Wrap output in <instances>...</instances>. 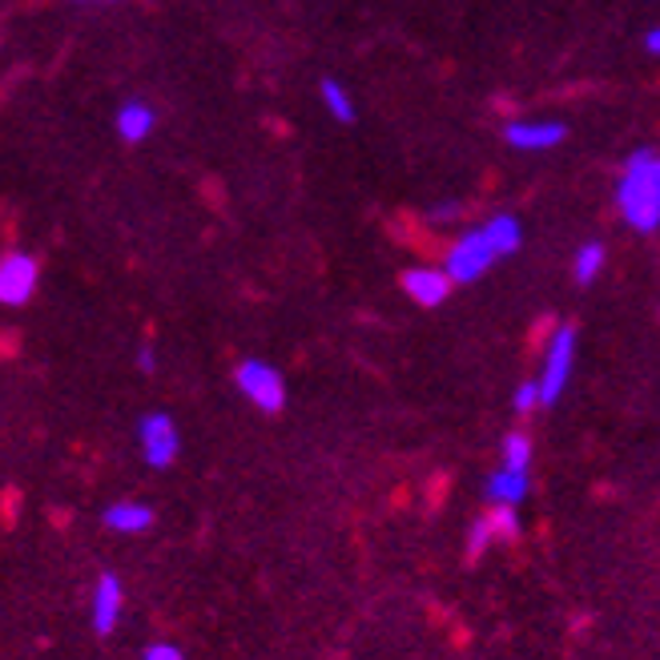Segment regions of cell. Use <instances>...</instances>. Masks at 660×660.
<instances>
[{
    "label": "cell",
    "instance_id": "1",
    "mask_svg": "<svg viewBox=\"0 0 660 660\" xmlns=\"http://www.w3.org/2000/svg\"><path fill=\"white\" fill-rule=\"evenodd\" d=\"M617 206L620 218L637 234L660 230V154L649 146L632 149L617 178Z\"/></svg>",
    "mask_w": 660,
    "mask_h": 660
},
{
    "label": "cell",
    "instance_id": "2",
    "mask_svg": "<svg viewBox=\"0 0 660 660\" xmlns=\"http://www.w3.org/2000/svg\"><path fill=\"white\" fill-rule=\"evenodd\" d=\"M492 263H500V250L492 246L487 230L475 226V230H463L460 238L447 246V258H443V270L455 278V283H480L483 274L492 270Z\"/></svg>",
    "mask_w": 660,
    "mask_h": 660
},
{
    "label": "cell",
    "instance_id": "3",
    "mask_svg": "<svg viewBox=\"0 0 660 660\" xmlns=\"http://www.w3.org/2000/svg\"><path fill=\"white\" fill-rule=\"evenodd\" d=\"M234 387L250 398L258 411H266V415H278L286 403L283 375H278L270 363H263V358H242L238 367H234Z\"/></svg>",
    "mask_w": 660,
    "mask_h": 660
},
{
    "label": "cell",
    "instance_id": "4",
    "mask_svg": "<svg viewBox=\"0 0 660 660\" xmlns=\"http://www.w3.org/2000/svg\"><path fill=\"white\" fill-rule=\"evenodd\" d=\"M572 363H577V326H555L552 338H548L544 371H540V395H544V407L560 403L568 378H572Z\"/></svg>",
    "mask_w": 660,
    "mask_h": 660
},
{
    "label": "cell",
    "instance_id": "5",
    "mask_svg": "<svg viewBox=\"0 0 660 660\" xmlns=\"http://www.w3.org/2000/svg\"><path fill=\"white\" fill-rule=\"evenodd\" d=\"M137 443H141V460H146L154 472H161V467H169V463L178 460V451H181L178 423L169 420L166 411H149V415L137 420Z\"/></svg>",
    "mask_w": 660,
    "mask_h": 660
},
{
    "label": "cell",
    "instance_id": "6",
    "mask_svg": "<svg viewBox=\"0 0 660 660\" xmlns=\"http://www.w3.org/2000/svg\"><path fill=\"white\" fill-rule=\"evenodd\" d=\"M37 283H41V266H37L32 254L9 250L0 258V303L4 306H24L37 290Z\"/></svg>",
    "mask_w": 660,
    "mask_h": 660
},
{
    "label": "cell",
    "instance_id": "7",
    "mask_svg": "<svg viewBox=\"0 0 660 660\" xmlns=\"http://www.w3.org/2000/svg\"><path fill=\"white\" fill-rule=\"evenodd\" d=\"M398 286H403V294L415 306H443L455 278L447 270H440V266H411V270L398 274Z\"/></svg>",
    "mask_w": 660,
    "mask_h": 660
},
{
    "label": "cell",
    "instance_id": "8",
    "mask_svg": "<svg viewBox=\"0 0 660 660\" xmlns=\"http://www.w3.org/2000/svg\"><path fill=\"white\" fill-rule=\"evenodd\" d=\"M121 608H126V588L114 572H101L93 588V632L97 637H114L121 624Z\"/></svg>",
    "mask_w": 660,
    "mask_h": 660
},
{
    "label": "cell",
    "instance_id": "9",
    "mask_svg": "<svg viewBox=\"0 0 660 660\" xmlns=\"http://www.w3.org/2000/svg\"><path fill=\"white\" fill-rule=\"evenodd\" d=\"M508 146L520 149V154H544V149H555L568 137V129L560 121H512L503 129Z\"/></svg>",
    "mask_w": 660,
    "mask_h": 660
},
{
    "label": "cell",
    "instance_id": "10",
    "mask_svg": "<svg viewBox=\"0 0 660 660\" xmlns=\"http://www.w3.org/2000/svg\"><path fill=\"white\" fill-rule=\"evenodd\" d=\"M515 532H520V524H515L512 508H495L492 515H483V520L472 524V535H467V560H480L492 540H512Z\"/></svg>",
    "mask_w": 660,
    "mask_h": 660
},
{
    "label": "cell",
    "instance_id": "11",
    "mask_svg": "<svg viewBox=\"0 0 660 660\" xmlns=\"http://www.w3.org/2000/svg\"><path fill=\"white\" fill-rule=\"evenodd\" d=\"M483 495H487V503H495V508H515V503H524L528 472H520V467H508V463H503L500 472L487 475V483H483Z\"/></svg>",
    "mask_w": 660,
    "mask_h": 660
},
{
    "label": "cell",
    "instance_id": "12",
    "mask_svg": "<svg viewBox=\"0 0 660 660\" xmlns=\"http://www.w3.org/2000/svg\"><path fill=\"white\" fill-rule=\"evenodd\" d=\"M101 524L114 528V532H121V535H137V532H146V528H154V508L134 503V500L109 503L106 515H101Z\"/></svg>",
    "mask_w": 660,
    "mask_h": 660
},
{
    "label": "cell",
    "instance_id": "13",
    "mask_svg": "<svg viewBox=\"0 0 660 660\" xmlns=\"http://www.w3.org/2000/svg\"><path fill=\"white\" fill-rule=\"evenodd\" d=\"M114 126L121 134V141H146L154 134V109L146 101H126V106L117 109Z\"/></svg>",
    "mask_w": 660,
    "mask_h": 660
},
{
    "label": "cell",
    "instance_id": "14",
    "mask_svg": "<svg viewBox=\"0 0 660 660\" xmlns=\"http://www.w3.org/2000/svg\"><path fill=\"white\" fill-rule=\"evenodd\" d=\"M604 258H608L604 242H584V246L577 250V258H572V278H577L580 286H592V278L600 274Z\"/></svg>",
    "mask_w": 660,
    "mask_h": 660
},
{
    "label": "cell",
    "instance_id": "15",
    "mask_svg": "<svg viewBox=\"0 0 660 660\" xmlns=\"http://www.w3.org/2000/svg\"><path fill=\"white\" fill-rule=\"evenodd\" d=\"M318 93H323V106L331 109V117H335V121H343V126H351V121H355V101H351V93H346L343 81L326 77V81L318 85Z\"/></svg>",
    "mask_w": 660,
    "mask_h": 660
},
{
    "label": "cell",
    "instance_id": "16",
    "mask_svg": "<svg viewBox=\"0 0 660 660\" xmlns=\"http://www.w3.org/2000/svg\"><path fill=\"white\" fill-rule=\"evenodd\" d=\"M500 451H503V463H508V467H520V472L532 467V440H528V431H508Z\"/></svg>",
    "mask_w": 660,
    "mask_h": 660
},
{
    "label": "cell",
    "instance_id": "17",
    "mask_svg": "<svg viewBox=\"0 0 660 660\" xmlns=\"http://www.w3.org/2000/svg\"><path fill=\"white\" fill-rule=\"evenodd\" d=\"M512 407H515V415H532L535 407H544V395H540V378H528V383H520L515 387V395H512Z\"/></svg>",
    "mask_w": 660,
    "mask_h": 660
},
{
    "label": "cell",
    "instance_id": "18",
    "mask_svg": "<svg viewBox=\"0 0 660 660\" xmlns=\"http://www.w3.org/2000/svg\"><path fill=\"white\" fill-rule=\"evenodd\" d=\"M141 660H186V657H181L178 644H166V640H154V644H146V652H141Z\"/></svg>",
    "mask_w": 660,
    "mask_h": 660
},
{
    "label": "cell",
    "instance_id": "19",
    "mask_svg": "<svg viewBox=\"0 0 660 660\" xmlns=\"http://www.w3.org/2000/svg\"><path fill=\"white\" fill-rule=\"evenodd\" d=\"M451 218H460V206H455V201H443V206H435V210L427 214V221H451Z\"/></svg>",
    "mask_w": 660,
    "mask_h": 660
},
{
    "label": "cell",
    "instance_id": "20",
    "mask_svg": "<svg viewBox=\"0 0 660 660\" xmlns=\"http://www.w3.org/2000/svg\"><path fill=\"white\" fill-rule=\"evenodd\" d=\"M137 367L146 371V375L158 371V363H154V346H141V351H137Z\"/></svg>",
    "mask_w": 660,
    "mask_h": 660
},
{
    "label": "cell",
    "instance_id": "21",
    "mask_svg": "<svg viewBox=\"0 0 660 660\" xmlns=\"http://www.w3.org/2000/svg\"><path fill=\"white\" fill-rule=\"evenodd\" d=\"M644 45H649V53H652V57H660V24L649 32V37H644Z\"/></svg>",
    "mask_w": 660,
    "mask_h": 660
}]
</instances>
